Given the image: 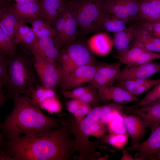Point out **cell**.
<instances>
[{
  "label": "cell",
  "mask_w": 160,
  "mask_h": 160,
  "mask_svg": "<svg viewBox=\"0 0 160 160\" xmlns=\"http://www.w3.org/2000/svg\"><path fill=\"white\" fill-rule=\"evenodd\" d=\"M26 23L25 20L20 22L15 31L13 40L17 46L21 44L28 48L37 38L31 28Z\"/></svg>",
  "instance_id": "obj_27"
},
{
  "label": "cell",
  "mask_w": 160,
  "mask_h": 160,
  "mask_svg": "<svg viewBox=\"0 0 160 160\" xmlns=\"http://www.w3.org/2000/svg\"><path fill=\"white\" fill-rule=\"evenodd\" d=\"M154 8L160 11V0H145Z\"/></svg>",
  "instance_id": "obj_49"
},
{
  "label": "cell",
  "mask_w": 160,
  "mask_h": 160,
  "mask_svg": "<svg viewBox=\"0 0 160 160\" xmlns=\"http://www.w3.org/2000/svg\"><path fill=\"white\" fill-rule=\"evenodd\" d=\"M61 0L63 1H65V0Z\"/></svg>",
  "instance_id": "obj_53"
},
{
  "label": "cell",
  "mask_w": 160,
  "mask_h": 160,
  "mask_svg": "<svg viewBox=\"0 0 160 160\" xmlns=\"http://www.w3.org/2000/svg\"><path fill=\"white\" fill-rule=\"evenodd\" d=\"M124 111L138 116L145 127L150 128L151 130L160 124V101Z\"/></svg>",
  "instance_id": "obj_16"
},
{
  "label": "cell",
  "mask_w": 160,
  "mask_h": 160,
  "mask_svg": "<svg viewBox=\"0 0 160 160\" xmlns=\"http://www.w3.org/2000/svg\"><path fill=\"white\" fill-rule=\"evenodd\" d=\"M154 36L160 39V22H151L143 20Z\"/></svg>",
  "instance_id": "obj_46"
},
{
  "label": "cell",
  "mask_w": 160,
  "mask_h": 160,
  "mask_svg": "<svg viewBox=\"0 0 160 160\" xmlns=\"http://www.w3.org/2000/svg\"><path fill=\"white\" fill-rule=\"evenodd\" d=\"M17 46L14 40L0 28V53L12 55L15 52Z\"/></svg>",
  "instance_id": "obj_37"
},
{
  "label": "cell",
  "mask_w": 160,
  "mask_h": 160,
  "mask_svg": "<svg viewBox=\"0 0 160 160\" xmlns=\"http://www.w3.org/2000/svg\"><path fill=\"white\" fill-rule=\"evenodd\" d=\"M137 23V33L129 47H140L148 51L160 53V39L152 35L143 21Z\"/></svg>",
  "instance_id": "obj_14"
},
{
  "label": "cell",
  "mask_w": 160,
  "mask_h": 160,
  "mask_svg": "<svg viewBox=\"0 0 160 160\" xmlns=\"http://www.w3.org/2000/svg\"><path fill=\"white\" fill-rule=\"evenodd\" d=\"M160 59V55L154 52L145 50L130 67L137 65Z\"/></svg>",
  "instance_id": "obj_40"
},
{
  "label": "cell",
  "mask_w": 160,
  "mask_h": 160,
  "mask_svg": "<svg viewBox=\"0 0 160 160\" xmlns=\"http://www.w3.org/2000/svg\"><path fill=\"white\" fill-rule=\"evenodd\" d=\"M137 23H132L127 28L120 32L114 33V46L118 53L127 49L135 37L137 31Z\"/></svg>",
  "instance_id": "obj_25"
},
{
  "label": "cell",
  "mask_w": 160,
  "mask_h": 160,
  "mask_svg": "<svg viewBox=\"0 0 160 160\" xmlns=\"http://www.w3.org/2000/svg\"><path fill=\"white\" fill-rule=\"evenodd\" d=\"M55 90L39 84L32 88L28 94L33 102L38 106L45 99L56 96Z\"/></svg>",
  "instance_id": "obj_30"
},
{
  "label": "cell",
  "mask_w": 160,
  "mask_h": 160,
  "mask_svg": "<svg viewBox=\"0 0 160 160\" xmlns=\"http://www.w3.org/2000/svg\"><path fill=\"white\" fill-rule=\"evenodd\" d=\"M43 17L52 26L64 10L66 4L61 0H39Z\"/></svg>",
  "instance_id": "obj_19"
},
{
  "label": "cell",
  "mask_w": 160,
  "mask_h": 160,
  "mask_svg": "<svg viewBox=\"0 0 160 160\" xmlns=\"http://www.w3.org/2000/svg\"><path fill=\"white\" fill-rule=\"evenodd\" d=\"M67 17V9L66 6L63 11L55 23L53 27L56 33L54 39L56 45L60 49H61Z\"/></svg>",
  "instance_id": "obj_35"
},
{
  "label": "cell",
  "mask_w": 160,
  "mask_h": 160,
  "mask_svg": "<svg viewBox=\"0 0 160 160\" xmlns=\"http://www.w3.org/2000/svg\"><path fill=\"white\" fill-rule=\"evenodd\" d=\"M121 63H102L97 65L94 76L89 83L96 89L113 86L119 73Z\"/></svg>",
  "instance_id": "obj_10"
},
{
  "label": "cell",
  "mask_w": 160,
  "mask_h": 160,
  "mask_svg": "<svg viewBox=\"0 0 160 160\" xmlns=\"http://www.w3.org/2000/svg\"><path fill=\"white\" fill-rule=\"evenodd\" d=\"M82 103V102L78 99H72L66 102L65 106L67 111L73 114L79 109Z\"/></svg>",
  "instance_id": "obj_45"
},
{
  "label": "cell",
  "mask_w": 160,
  "mask_h": 160,
  "mask_svg": "<svg viewBox=\"0 0 160 160\" xmlns=\"http://www.w3.org/2000/svg\"><path fill=\"white\" fill-rule=\"evenodd\" d=\"M121 160H142L140 158H134L128 153L127 150L125 148L122 149V156Z\"/></svg>",
  "instance_id": "obj_47"
},
{
  "label": "cell",
  "mask_w": 160,
  "mask_h": 160,
  "mask_svg": "<svg viewBox=\"0 0 160 160\" xmlns=\"http://www.w3.org/2000/svg\"><path fill=\"white\" fill-rule=\"evenodd\" d=\"M39 106L51 113H58L62 109L61 103L57 96L45 99L39 104Z\"/></svg>",
  "instance_id": "obj_38"
},
{
  "label": "cell",
  "mask_w": 160,
  "mask_h": 160,
  "mask_svg": "<svg viewBox=\"0 0 160 160\" xmlns=\"http://www.w3.org/2000/svg\"><path fill=\"white\" fill-rule=\"evenodd\" d=\"M17 3H38L39 0H15Z\"/></svg>",
  "instance_id": "obj_51"
},
{
  "label": "cell",
  "mask_w": 160,
  "mask_h": 160,
  "mask_svg": "<svg viewBox=\"0 0 160 160\" xmlns=\"http://www.w3.org/2000/svg\"><path fill=\"white\" fill-rule=\"evenodd\" d=\"M160 101V82L156 84L142 99L135 104L129 107L125 106L124 111L134 109L145 105Z\"/></svg>",
  "instance_id": "obj_31"
},
{
  "label": "cell",
  "mask_w": 160,
  "mask_h": 160,
  "mask_svg": "<svg viewBox=\"0 0 160 160\" xmlns=\"http://www.w3.org/2000/svg\"><path fill=\"white\" fill-rule=\"evenodd\" d=\"M123 121L127 133L132 139V145L138 144L143 137L147 127L141 119L132 113L123 114Z\"/></svg>",
  "instance_id": "obj_17"
},
{
  "label": "cell",
  "mask_w": 160,
  "mask_h": 160,
  "mask_svg": "<svg viewBox=\"0 0 160 160\" xmlns=\"http://www.w3.org/2000/svg\"><path fill=\"white\" fill-rule=\"evenodd\" d=\"M102 106L93 108L84 119L88 121L94 122H99L101 115Z\"/></svg>",
  "instance_id": "obj_44"
},
{
  "label": "cell",
  "mask_w": 160,
  "mask_h": 160,
  "mask_svg": "<svg viewBox=\"0 0 160 160\" xmlns=\"http://www.w3.org/2000/svg\"><path fill=\"white\" fill-rule=\"evenodd\" d=\"M7 55L8 76L4 86L7 100L28 95L39 80L34 68V56L25 47L17 46L12 55Z\"/></svg>",
  "instance_id": "obj_3"
},
{
  "label": "cell",
  "mask_w": 160,
  "mask_h": 160,
  "mask_svg": "<svg viewBox=\"0 0 160 160\" xmlns=\"http://www.w3.org/2000/svg\"><path fill=\"white\" fill-rule=\"evenodd\" d=\"M63 116V124L67 126L70 129L72 135L75 136V147L74 152L76 151L79 152L78 159L79 160H92L95 159L94 154V147L99 145V141L93 143L89 140V136L84 134L80 130L74 116Z\"/></svg>",
  "instance_id": "obj_6"
},
{
  "label": "cell",
  "mask_w": 160,
  "mask_h": 160,
  "mask_svg": "<svg viewBox=\"0 0 160 160\" xmlns=\"http://www.w3.org/2000/svg\"><path fill=\"white\" fill-rule=\"evenodd\" d=\"M77 123L80 130L88 136H92L100 139L103 138L108 132L106 125L103 123L92 122L84 118Z\"/></svg>",
  "instance_id": "obj_28"
},
{
  "label": "cell",
  "mask_w": 160,
  "mask_h": 160,
  "mask_svg": "<svg viewBox=\"0 0 160 160\" xmlns=\"http://www.w3.org/2000/svg\"><path fill=\"white\" fill-rule=\"evenodd\" d=\"M7 55L0 53V85L4 86L8 76Z\"/></svg>",
  "instance_id": "obj_41"
},
{
  "label": "cell",
  "mask_w": 160,
  "mask_h": 160,
  "mask_svg": "<svg viewBox=\"0 0 160 160\" xmlns=\"http://www.w3.org/2000/svg\"><path fill=\"white\" fill-rule=\"evenodd\" d=\"M63 124L48 132L8 140L5 153L15 160H68L74 153L75 139Z\"/></svg>",
  "instance_id": "obj_1"
},
{
  "label": "cell",
  "mask_w": 160,
  "mask_h": 160,
  "mask_svg": "<svg viewBox=\"0 0 160 160\" xmlns=\"http://www.w3.org/2000/svg\"><path fill=\"white\" fill-rule=\"evenodd\" d=\"M92 53L87 45L79 42H73L60 49L58 64L59 85L76 68L94 63Z\"/></svg>",
  "instance_id": "obj_4"
},
{
  "label": "cell",
  "mask_w": 160,
  "mask_h": 160,
  "mask_svg": "<svg viewBox=\"0 0 160 160\" xmlns=\"http://www.w3.org/2000/svg\"><path fill=\"white\" fill-rule=\"evenodd\" d=\"M159 82L160 79L148 78L122 81L118 82L116 85L124 89L133 95L137 97Z\"/></svg>",
  "instance_id": "obj_20"
},
{
  "label": "cell",
  "mask_w": 160,
  "mask_h": 160,
  "mask_svg": "<svg viewBox=\"0 0 160 160\" xmlns=\"http://www.w3.org/2000/svg\"><path fill=\"white\" fill-rule=\"evenodd\" d=\"M94 87L89 85L78 87L68 91H61V93L65 99H79L86 93Z\"/></svg>",
  "instance_id": "obj_39"
},
{
  "label": "cell",
  "mask_w": 160,
  "mask_h": 160,
  "mask_svg": "<svg viewBox=\"0 0 160 160\" xmlns=\"http://www.w3.org/2000/svg\"><path fill=\"white\" fill-rule=\"evenodd\" d=\"M152 160H160V150L154 156Z\"/></svg>",
  "instance_id": "obj_52"
},
{
  "label": "cell",
  "mask_w": 160,
  "mask_h": 160,
  "mask_svg": "<svg viewBox=\"0 0 160 160\" xmlns=\"http://www.w3.org/2000/svg\"><path fill=\"white\" fill-rule=\"evenodd\" d=\"M124 148L130 151H137L135 158L152 159L160 150V124L151 130L150 135L146 140Z\"/></svg>",
  "instance_id": "obj_13"
},
{
  "label": "cell",
  "mask_w": 160,
  "mask_h": 160,
  "mask_svg": "<svg viewBox=\"0 0 160 160\" xmlns=\"http://www.w3.org/2000/svg\"><path fill=\"white\" fill-rule=\"evenodd\" d=\"M92 108L90 104L82 102L79 109L73 114L76 121L78 122L81 121Z\"/></svg>",
  "instance_id": "obj_43"
},
{
  "label": "cell",
  "mask_w": 160,
  "mask_h": 160,
  "mask_svg": "<svg viewBox=\"0 0 160 160\" xmlns=\"http://www.w3.org/2000/svg\"><path fill=\"white\" fill-rule=\"evenodd\" d=\"M34 56V70L41 85L55 90L60 81L58 65L41 57Z\"/></svg>",
  "instance_id": "obj_8"
},
{
  "label": "cell",
  "mask_w": 160,
  "mask_h": 160,
  "mask_svg": "<svg viewBox=\"0 0 160 160\" xmlns=\"http://www.w3.org/2000/svg\"><path fill=\"white\" fill-rule=\"evenodd\" d=\"M87 44L92 53L100 56L108 55L114 46L113 39L107 34L103 32L91 37L87 40Z\"/></svg>",
  "instance_id": "obj_18"
},
{
  "label": "cell",
  "mask_w": 160,
  "mask_h": 160,
  "mask_svg": "<svg viewBox=\"0 0 160 160\" xmlns=\"http://www.w3.org/2000/svg\"><path fill=\"white\" fill-rule=\"evenodd\" d=\"M140 0H105V11L127 21L140 20Z\"/></svg>",
  "instance_id": "obj_7"
},
{
  "label": "cell",
  "mask_w": 160,
  "mask_h": 160,
  "mask_svg": "<svg viewBox=\"0 0 160 160\" xmlns=\"http://www.w3.org/2000/svg\"><path fill=\"white\" fill-rule=\"evenodd\" d=\"M3 86L0 85V105L3 106L7 100L5 92L3 89Z\"/></svg>",
  "instance_id": "obj_48"
},
{
  "label": "cell",
  "mask_w": 160,
  "mask_h": 160,
  "mask_svg": "<svg viewBox=\"0 0 160 160\" xmlns=\"http://www.w3.org/2000/svg\"><path fill=\"white\" fill-rule=\"evenodd\" d=\"M66 7L67 17L61 49L75 41L77 36L78 25L74 12L69 2L66 4Z\"/></svg>",
  "instance_id": "obj_23"
},
{
  "label": "cell",
  "mask_w": 160,
  "mask_h": 160,
  "mask_svg": "<svg viewBox=\"0 0 160 160\" xmlns=\"http://www.w3.org/2000/svg\"><path fill=\"white\" fill-rule=\"evenodd\" d=\"M97 93L99 101H112L124 105L132 102L138 101L140 99L134 96L124 89L116 85L97 89Z\"/></svg>",
  "instance_id": "obj_15"
},
{
  "label": "cell",
  "mask_w": 160,
  "mask_h": 160,
  "mask_svg": "<svg viewBox=\"0 0 160 160\" xmlns=\"http://www.w3.org/2000/svg\"><path fill=\"white\" fill-rule=\"evenodd\" d=\"M128 134H120L109 133L103 138L105 142L113 147L118 149L122 150L128 141Z\"/></svg>",
  "instance_id": "obj_36"
},
{
  "label": "cell",
  "mask_w": 160,
  "mask_h": 160,
  "mask_svg": "<svg viewBox=\"0 0 160 160\" xmlns=\"http://www.w3.org/2000/svg\"><path fill=\"white\" fill-rule=\"evenodd\" d=\"M27 49L34 56L54 62L58 66L60 49L53 38H37Z\"/></svg>",
  "instance_id": "obj_12"
},
{
  "label": "cell",
  "mask_w": 160,
  "mask_h": 160,
  "mask_svg": "<svg viewBox=\"0 0 160 160\" xmlns=\"http://www.w3.org/2000/svg\"><path fill=\"white\" fill-rule=\"evenodd\" d=\"M160 72V63L151 61L136 66H127L121 70L116 80L119 82L129 80L148 79Z\"/></svg>",
  "instance_id": "obj_11"
},
{
  "label": "cell",
  "mask_w": 160,
  "mask_h": 160,
  "mask_svg": "<svg viewBox=\"0 0 160 160\" xmlns=\"http://www.w3.org/2000/svg\"><path fill=\"white\" fill-rule=\"evenodd\" d=\"M30 23L31 28L37 38L55 37L56 33L53 27L42 16L25 20Z\"/></svg>",
  "instance_id": "obj_26"
},
{
  "label": "cell",
  "mask_w": 160,
  "mask_h": 160,
  "mask_svg": "<svg viewBox=\"0 0 160 160\" xmlns=\"http://www.w3.org/2000/svg\"><path fill=\"white\" fill-rule=\"evenodd\" d=\"M95 87L88 92L78 99L82 102L92 105L93 108L99 106V100Z\"/></svg>",
  "instance_id": "obj_42"
},
{
  "label": "cell",
  "mask_w": 160,
  "mask_h": 160,
  "mask_svg": "<svg viewBox=\"0 0 160 160\" xmlns=\"http://www.w3.org/2000/svg\"><path fill=\"white\" fill-rule=\"evenodd\" d=\"M145 50H147L140 47H129L126 50L118 53V58L121 63L130 67Z\"/></svg>",
  "instance_id": "obj_32"
},
{
  "label": "cell",
  "mask_w": 160,
  "mask_h": 160,
  "mask_svg": "<svg viewBox=\"0 0 160 160\" xmlns=\"http://www.w3.org/2000/svg\"><path fill=\"white\" fill-rule=\"evenodd\" d=\"M139 18L141 20L151 22H160V11L145 0H140Z\"/></svg>",
  "instance_id": "obj_29"
},
{
  "label": "cell",
  "mask_w": 160,
  "mask_h": 160,
  "mask_svg": "<svg viewBox=\"0 0 160 160\" xmlns=\"http://www.w3.org/2000/svg\"><path fill=\"white\" fill-rule=\"evenodd\" d=\"M105 0H74L69 2L78 27L87 33L97 30L98 22L105 12Z\"/></svg>",
  "instance_id": "obj_5"
},
{
  "label": "cell",
  "mask_w": 160,
  "mask_h": 160,
  "mask_svg": "<svg viewBox=\"0 0 160 160\" xmlns=\"http://www.w3.org/2000/svg\"><path fill=\"white\" fill-rule=\"evenodd\" d=\"M0 160H13V158L7 155L4 151L1 150Z\"/></svg>",
  "instance_id": "obj_50"
},
{
  "label": "cell",
  "mask_w": 160,
  "mask_h": 160,
  "mask_svg": "<svg viewBox=\"0 0 160 160\" xmlns=\"http://www.w3.org/2000/svg\"><path fill=\"white\" fill-rule=\"evenodd\" d=\"M12 100L13 109L0 124L3 136L8 140L47 132L63 124L61 118L44 113L27 94L16 96Z\"/></svg>",
  "instance_id": "obj_2"
},
{
  "label": "cell",
  "mask_w": 160,
  "mask_h": 160,
  "mask_svg": "<svg viewBox=\"0 0 160 160\" xmlns=\"http://www.w3.org/2000/svg\"><path fill=\"white\" fill-rule=\"evenodd\" d=\"M125 106L123 105L113 102L102 105L101 117L99 122L106 124L115 113L122 111Z\"/></svg>",
  "instance_id": "obj_34"
},
{
  "label": "cell",
  "mask_w": 160,
  "mask_h": 160,
  "mask_svg": "<svg viewBox=\"0 0 160 160\" xmlns=\"http://www.w3.org/2000/svg\"><path fill=\"white\" fill-rule=\"evenodd\" d=\"M9 9L21 19L25 20L42 16L38 3H17L8 5Z\"/></svg>",
  "instance_id": "obj_24"
},
{
  "label": "cell",
  "mask_w": 160,
  "mask_h": 160,
  "mask_svg": "<svg viewBox=\"0 0 160 160\" xmlns=\"http://www.w3.org/2000/svg\"><path fill=\"white\" fill-rule=\"evenodd\" d=\"M94 63L79 67L72 72L59 84L61 91L71 90L90 83L97 68V65Z\"/></svg>",
  "instance_id": "obj_9"
},
{
  "label": "cell",
  "mask_w": 160,
  "mask_h": 160,
  "mask_svg": "<svg viewBox=\"0 0 160 160\" xmlns=\"http://www.w3.org/2000/svg\"><path fill=\"white\" fill-rule=\"evenodd\" d=\"M122 113L121 112L115 113L106 124L109 133L127 134L124 124Z\"/></svg>",
  "instance_id": "obj_33"
},
{
  "label": "cell",
  "mask_w": 160,
  "mask_h": 160,
  "mask_svg": "<svg viewBox=\"0 0 160 160\" xmlns=\"http://www.w3.org/2000/svg\"><path fill=\"white\" fill-rule=\"evenodd\" d=\"M23 20H24L21 19L10 9L8 5L1 6L0 28L13 40L17 29Z\"/></svg>",
  "instance_id": "obj_21"
},
{
  "label": "cell",
  "mask_w": 160,
  "mask_h": 160,
  "mask_svg": "<svg viewBox=\"0 0 160 160\" xmlns=\"http://www.w3.org/2000/svg\"><path fill=\"white\" fill-rule=\"evenodd\" d=\"M127 23L105 11L97 23V30L117 33L126 29Z\"/></svg>",
  "instance_id": "obj_22"
},
{
  "label": "cell",
  "mask_w": 160,
  "mask_h": 160,
  "mask_svg": "<svg viewBox=\"0 0 160 160\" xmlns=\"http://www.w3.org/2000/svg\"></svg>",
  "instance_id": "obj_54"
}]
</instances>
